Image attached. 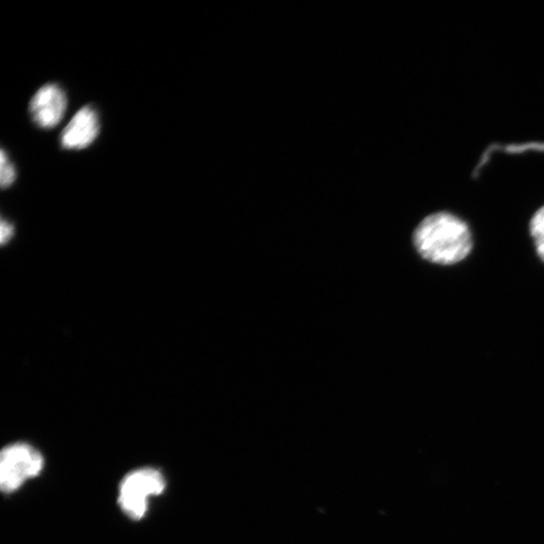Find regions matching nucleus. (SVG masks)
I'll return each mask as SVG.
<instances>
[{"label": "nucleus", "instance_id": "20e7f679", "mask_svg": "<svg viewBox=\"0 0 544 544\" xmlns=\"http://www.w3.org/2000/svg\"><path fill=\"white\" fill-rule=\"evenodd\" d=\"M67 105V95L63 88L50 83L41 87L34 95L30 103V113L40 128L52 129L64 118Z\"/></svg>", "mask_w": 544, "mask_h": 544}, {"label": "nucleus", "instance_id": "0eeeda50", "mask_svg": "<svg viewBox=\"0 0 544 544\" xmlns=\"http://www.w3.org/2000/svg\"><path fill=\"white\" fill-rule=\"evenodd\" d=\"M2 175H0V180H2V187L4 189L11 187L16 179H17V172L14 164L10 160L9 156L5 151H2Z\"/></svg>", "mask_w": 544, "mask_h": 544}, {"label": "nucleus", "instance_id": "f03ea898", "mask_svg": "<svg viewBox=\"0 0 544 544\" xmlns=\"http://www.w3.org/2000/svg\"><path fill=\"white\" fill-rule=\"evenodd\" d=\"M166 489L162 473L145 468L129 473L121 482L118 502L122 511L133 520L142 519L148 510L149 499Z\"/></svg>", "mask_w": 544, "mask_h": 544}, {"label": "nucleus", "instance_id": "f257e3e1", "mask_svg": "<svg viewBox=\"0 0 544 544\" xmlns=\"http://www.w3.org/2000/svg\"><path fill=\"white\" fill-rule=\"evenodd\" d=\"M415 248L429 262L453 265L473 249L468 224L450 212H437L422 220L413 236Z\"/></svg>", "mask_w": 544, "mask_h": 544}, {"label": "nucleus", "instance_id": "423d86ee", "mask_svg": "<svg viewBox=\"0 0 544 544\" xmlns=\"http://www.w3.org/2000/svg\"><path fill=\"white\" fill-rule=\"evenodd\" d=\"M529 231L536 252L544 262V205L533 214L529 223Z\"/></svg>", "mask_w": 544, "mask_h": 544}, {"label": "nucleus", "instance_id": "39448f33", "mask_svg": "<svg viewBox=\"0 0 544 544\" xmlns=\"http://www.w3.org/2000/svg\"><path fill=\"white\" fill-rule=\"evenodd\" d=\"M100 132V119L91 105L81 108L61 134V146L68 151H79L91 146Z\"/></svg>", "mask_w": 544, "mask_h": 544}, {"label": "nucleus", "instance_id": "6e6552de", "mask_svg": "<svg viewBox=\"0 0 544 544\" xmlns=\"http://www.w3.org/2000/svg\"><path fill=\"white\" fill-rule=\"evenodd\" d=\"M14 227L8 221L3 219L2 221V244H7L14 236Z\"/></svg>", "mask_w": 544, "mask_h": 544}, {"label": "nucleus", "instance_id": "7ed1b4c3", "mask_svg": "<svg viewBox=\"0 0 544 544\" xmlns=\"http://www.w3.org/2000/svg\"><path fill=\"white\" fill-rule=\"evenodd\" d=\"M43 468L44 458L34 447L25 443L10 445L0 456V486L5 493L15 492Z\"/></svg>", "mask_w": 544, "mask_h": 544}]
</instances>
